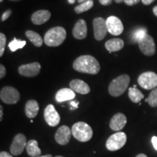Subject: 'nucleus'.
Masks as SVG:
<instances>
[{"label":"nucleus","instance_id":"obj_1","mask_svg":"<svg viewBox=\"0 0 157 157\" xmlns=\"http://www.w3.org/2000/svg\"><path fill=\"white\" fill-rule=\"evenodd\" d=\"M73 68L76 71L89 74H97L101 70V66L92 56H81L74 60Z\"/></svg>","mask_w":157,"mask_h":157},{"label":"nucleus","instance_id":"obj_2","mask_svg":"<svg viewBox=\"0 0 157 157\" xmlns=\"http://www.w3.org/2000/svg\"><path fill=\"white\" fill-rule=\"evenodd\" d=\"M66 37V29L61 26H56L47 31L44 37V42L49 47H58L64 42Z\"/></svg>","mask_w":157,"mask_h":157},{"label":"nucleus","instance_id":"obj_3","mask_svg":"<svg viewBox=\"0 0 157 157\" xmlns=\"http://www.w3.org/2000/svg\"><path fill=\"white\" fill-rule=\"evenodd\" d=\"M129 82H130V78L127 74H122L118 76L109 84V94L113 97H118L122 95L128 87Z\"/></svg>","mask_w":157,"mask_h":157},{"label":"nucleus","instance_id":"obj_4","mask_svg":"<svg viewBox=\"0 0 157 157\" xmlns=\"http://www.w3.org/2000/svg\"><path fill=\"white\" fill-rule=\"evenodd\" d=\"M73 136L81 142H87L93 137V129L89 124L83 121H78L74 124L71 128Z\"/></svg>","mask_w":157,"mask_h":157},{"label":"nucleus","instance_id":"obj_5","mask_svg":"<svg viewBox=\"0 0 157 157\" xmlns=\"http://www.w3.org/2000/svg\"><path fill=\"white\" fill-rule=\"evenodd\" d=\"M127 142V135L123 132H117L109 137L106 141V148L111 151L119 150Z\"/></svg>","mask_w":157,"mask_h":157},{"label":"nucleus","instance_id":"obj_6","mask_svg":"<svg viewBox=\"0 0 157 157\" xmlns=\"http://www.w3.org/2000/svg\"><path fill=\"white\" fill-rule=\"evenodd\" d=\"M139 85L145 90H154L157 87V74L148 71L141 74L137 78Z\"/></svg>","mask_w":157,"mask_h":157},{"label":"nucleus","instance_id":"obj_7","mask_svg":"<svg viewBox=\"0 0 157 157\" xmlns=\"http://www.w3.org/2000/svg\"><path fill=\"white\" fill-rule=\"evenodd\" d=\"M20 93L15 88L13 87H3L0 92V98L1 101L7 104H15L19 101Z\"/></svg>","mask_w":157,"mask_h":157},{"label":"nucleus","instance_id":"obj_8","mask_svg":"<svg viewBox=\"0 0 157 157\" xmlns=\"http://www.w3.org/2000/svg\"><path fill=\"white\" fill-rule=\"evenodd\" d=\"M141 52L146 56H152L156 52V44L154 39L149 34H146L137 42Z\"/></svg>","mask_w":157,"mask_h":157},{"label":"nucleus","instance_id":"obj_9","mask_svg":"<svg viewBox=\"0 0 157 157\" xmlns=\"http://www.w3.org/2000/svg\"><path fill=\"white\" fill-rule=\"evenodd\" d=\"M94 36L96 40L101 41L105 38L108 33L106 21L103 17H96L93 22Z\"/></svg>","mask_w":157,"mask_h":157},{"label":"nucleus","instance_id":"obj_10","mask_svg":"<svg viewBox=\"0 0 157 157\" xmlns=\"http://www.w3.org/2000/svg\"><path fill=\"white\" fill-rule=\"evenodd\" d=\"M26 146V137L22 133H19V134L15 135L11 144V154L14 156H18V155L22 154Z\"/></svg>","mask_w":157,"mask_h":157},{"label":"nucleus","instance_id":"obj_11","mask_svg":"<svg viewBox=\"0 0 157 157\" xmlns=\"http://www.w3.org/2000/svg\"><path fill=\"white\" fill-rule=\"evenodd\" d=\"M44 117L46 122L50 127H56L60 123V117L54 105L50 104L45 108Z\"/></svg>","mask_w":157,"mask_h":157},{"label":"nucleus","instance_id":"obj_12","mask_svg":"<svg viewBox=\"0 0 157 157\" xmlns=\"http://www.w3.org/2000/svg\"><path fill=\"white\" fill-rule=\"evenodd\" d=\"M108 31L113 36H119L122 34L124 25L121 20L116 16H110L106 20Z\"/></svg>","mask_w":157,"mask_h":157},{"label":"nucleus","instance_id":"obj_13","mask_svg":"<svg viewBox=\"0 0 157 157\" xmlns=\"http://www.w3.org/2000/svg\"><path fill=\"white\" fill-rule=\"evenodd\" d=\"M41 70V65L37 62L24 64L18 68V72L21 76L34 77L38 75Z\"/></svg>","mask_w":157,"mask_h":157},{"label":"nucleus","instance_id":"obj_14","mask_svg":"<svg viewBox=\"0 0 157 157\" xmlns=\"http://www.w3.org/2000/svg\"><path fill=\"white\" fill-rule=\"evenodd\" d=\"M71 134V130L69 127L63 125L58 129L56 135H55V139L58 144L65 146L69 142Z\"/></svg>","mask_w":157,"mask_h":157},{"label":"nucleus","instance_id":"obj_15","mask_svg":"<svg viewBox=\"0 0 157 157\" xmlns=\"http://www.w3.org/2000/svg\"><path fill=\"white\" fill-rule=\"evenodd\" d=\"M127 124V117L126 116L121 113H118L111 118L110 121L109 126L111 129L113 131L121 130Z\"/></svg>","mask_w":157,"mask_h":157},{"label":"nucleus","instance_id":"obj_16","mask_svg":"<svg viewBox=\"0 0 157 157\" xmlns=\"http://www.w3.org/2000/svg\"><path fill=\"white\" fill-rule=\"evenodd\" d=\"M72 32L74 38L76 39L86 38L87 34V26L86 21L83 19L78 20L74 25Z\"/></svg>","mask_w":157,"mask_h":157},{"label":"nucleus","instance_id":"obj_17","mask_svg":"<svg viewBox=\"0 0 157 157\" xmlns=\"http://www.w3.org/2000/svg\"><path fill=\"white\" fill-rule=\"evenodd\" d=\"M51 17L50 11L46 10H38L31 15V21L35 25H42L49 21Z\"/></svg>","mask_w":157,"mask_h":157},{"label":"nucleus","instance_id":"obj_18","mask_svg":"<svg viewBox=\"0 0 157 157\" xmlns=\"http://www.w3.org/2000/svg\"><path fill=\"white\" fill-rule=\"evenodd\" d=\"M69 85L70 88L73 91L82 95H85L90 92L89 85L81 79H73L71 81Z\"/></svg>","mask_w":157,"mask_h":157},{"label":"nucleus","instance_id":"obj_19","mask_svg":"<svg viewBox=\"0 0 157 157\" xmlns=\"http://www.w3.org/2000/svg\"><path fill=\"white\" fill-rule=\"evenodd\" d=\"M75 93L69 88H63L57 92L56 95V100L58 103L71 101L75 98Z\"/></svg>","mask_w":157,"mask_h":157},{"label":"nucleus","instance_id":"obj_20","mask_svg":"<svg viewBox=\"0 0 157 157\" xmlns=\"http://www.w3.org/2000/svg\"><path fill=\"white\" fill-rule=\"evenodd\" d=\"M39 103L35 100H30L27 101L25 106V113L27 117L30 119H34L38 114L39 112Z\"/></svg>","mask_w":157,"mask_h":157},{"label":"nucleus","instance_id":"obj_21","mask_svg":"<svg viewBox=\"0 0 157 157\" xmlns=\"http://www.w3.org/2000/svg\"><path fill=\"white\" fill-rule=\"evenodd\" d=\"M124 46V42L121 39L114 38L108 40L105 42V47L106 50L111 53L112 52H117L121 50Z\"/></svg>","mask_w":157,"mask_h":157},{"label":"nucleus","instance_id":"obj_22","mask_svg":"<svg viewBox=\"0 0 157 157\" xmlns=\"http://www.w3.org/2000/svg\"><path fill=\"white\" fill-rule=\"evenodd\" d=\"M26 151L30 156L37 157L42 154V151L39 148L38 142L36 140H31L27 143Z\"/></svg>","mask_w":157,"mask_h":157},{"label":"nucleus","instance_id":"obj_23","mask_svg":"<svg viewBox=\"0 0 157 157\" xmlns=\"http://www.w3.org/2000/svg\"><path fill=\"white\" fill-rule=\"evenodd\" d=\"M25 36H26L27 38H28L29 40L32 42V44L36 47H42V45L43 44V39L42 38V36L39 35L38 33L35 32V31H25Z\"/></svg>","mask_w":157,"mask_h":157},{"label":"nucleus","instance_id":"obj_24","mask_svg":"<svg viewBox=\"0 0 157 157\" xmlns=\"http://www.w3.org/2000/svg\"><path fill=\"white\" fill-rule=\"evenodd\" d=\"M129 99L132 101L133 103H140V101L144 98V95L141 93V92L137 88L130 87L129 89V93H128Z\"/></svg>","mask_w":157,"mask_h":157},{"label":"nucleus","instance_id":"obj_25","mask_svg":"<svg viewBox=\"0 0 157 157\" xmlns=\"http://www.w3.org/2000/svg\"><path fill=\"white\" fill-rule=\"evenodd\" d=\"M146 34H147V29L144 27L135 29L131 36V42L132 43L138 42V41L142 39Z\"/></svg>","mask_w":157,"mask_h":157},{"label":"nucleus","instance_id":"obj_26","mask_svg":"<svg viewBox=\"0 0 157 157\" xmlns=\"http://www.w3.org/2000/svg\"><path fill=\"white\" fill-rule=\"evenodd\" d=\"M93 0H90V1L85 2H83L78 5V6H76L75 8H74V11L77 14H80V13H84V12L89 10H90L93 7Z\"/></svg>","mask_w":157,"mask_h":157},{"label":"nucleus","instance_id":"obj_27","mask_svg":"<svg viewBox=\"0 0 157 157\" xmlns=\"http://www.w3.org/2000/svg\"><path fill=\"white\" fill-rule=\"evenodd\" d=\"M26 44V42L23 40H18L16 38H15L13 41H11L9 43L8 47L10 49L12 52H15V51L18 50V49L23 48L25 45Z\"/></svg>","mask_w":157,"mask_h":157},{"label":"nucleus","instance_id":"obj_28","mask_svg":"<svg viewBox=\"0 0 157 157\" xmlns=\"http://www.w3.org/2000/svg\"><path fill=\"white\" fill-rule=\"evenodd\" d=\"M147 99H148V103L150 106L154 108L157 106V87L152 90Z\"/></svg>","mask_w":157,"mask_h":157},{"label":"nucleus","instance_id":"obj_29","mask_svg":"<svg viewBox=\"0 0 157 157\" xmlns=\"http://www.w3.org/2000/svg\"><path fill=\"white\" fill-rule=\"evenodd\" d=\"M7 43V39H6L5 35L3 33L0 34V56H2L5 52V45Z\"/></svg>","mask_w":157,"mask_h":157},{"label":"nucleus","instance_id":"obj_30","mask_svg":"<svg viewBox=\"0 0 157 157\" xmlns=\"http://www.w3.org/2000/svg\"><path fill=\"white\" fill-rule=\"evenodd\" d=\"M12 14V10H7V11H5V13H3L1 17V21H5L8 17L10 16V15Z\"/></svg>","mask_w":157,"mask_h":157},{"label":"nucleus","instance_id":"obj_31","mask_svg":"<svg viewBox=\"0 0 157 157\" xmlns=\"http://www.w3.org/2000/svg\"><path fill=\"white\" fill-rule=\"evenodd\" d=\"M6 74H7V71H6L5 67L2 64H1L0 65V78H3L5 76Z\"/></svg>","mask_w":157,"mask_h":157},{"label":"nucleus","instance_id":"obj_32","mask_svg":"<svg viewBox=\"0 0 157 157\" xmlns=\"http://www.w3.org/2000/svg\"><path fill=\"white\" fill-rule=\"evenodd\" d=\"M140 0H124V2L129 6H132L136 5Z\"/></svg>","mask_w":157,"mask_h":157},{"label":"nucleus","instance_id":"obj_33","mask_svg":"<svg viewBox=\"0 0 157 157\" xmlns=\"http://www.w3.org/2000/svg\"><path fill=\"white\" fill-rule=\"evenodd\" d=\"M99 2L101 5L107 6V5H111V4L112 3L113 0H99Z\"/></svg>","mask_w":157,"mask_h":157},{"label":"nucleus","instance_id":"obj_34","mask_svg":"<svg viewBox=\"0 0 157 157\" xmlns=\"http://www.w3.org/2000/svg\"><path fill=\"white\" fill-rule=\"evenodd\" d=\"M151 143L153 144V146H154V148L157 151V137L156 136L152 137Z\"/></svg>","mask_w":157,"mask_h":157},{"label":"nucleus","instance_id":"obj_35","mask_svg":"<svg viewBox=\"0 0 157 157\" xmlns=\"http://www.w3.org/2000/svg\"><path fill=\"white\" fill-rule=\"evenodd\" d=\"M0 157H13L11 154L6 151H2L0 153Z\"/></svg>","mask_w":157,"mask_h":157},{"label":"nucleus","instance_id":"obj_36","mask_svg":"<svg viewBox=\"0 0 157 157\" xmlns=\"http://www.w3.org/2000/svg\"><path fill=\"white\" fill-rule=\"evenodd\" d=\"M70 104H71V106H73V109H77V108H78V102H77V101H71L70 103Z\"/></svg>","mask_w":157,"mask_h":157},{"label":"nucleus","instance_id":"obj_37","mask_svg":"<svg viewBox=\"0 0 157 157\" xmlns=\"http://www.w3.org/2000/svg\"><path fill=\"white\" fill-rule=\"evenodd\" d=\"M141 1H142L143 5H151L152 2H154L155 0H141Z\"/></svg>","mask_w":157,"mask_h":157},{"label":"nucleus","instance_id":"obj_38","mask_svg":"<svg viewBox=\"0 0 157 157\" xmlns=\"http://www.w3.org/2000/svg\"><path fill=\"white\" fill-rule=\"evenodd\" d=\"M2 117H3V108L2 106H0V121L2 120Z\"/></svg>","mask_w":157,"mask_h":157},{"label":"nucleus","instance_id":"obj_39","mask_svg":"<svg viewBox=\"0 0 157 157\" xmlns=\"http://www.w3.org/2000/svg\"><path fill=\"white\" fill-rule=\"evenodd\" d=\"M153 13H154V14L157 17V6H155L154 7V9H153Z\"/></svg>","mask_w":157,"mask_h":157},{"label":"nucleus","instance_id":"obj_40","mask_svg":"<svg viewBox=\"0 0 157 157\" xmlns=\"http://www.w3.org/2000/svg\"><path fill=\"white\" fill-rule=\"evenodd\" d=\"M77 1H78V3L82 4V3H83V2H85L90 1V0H77Z\"/></svg>","mask_w":157,"mask_h":157},{"label":"nucleus","instance_id":"obj_41","mask_svg":"<svg viewBox=\"0 0 157 157\" xmlns=\"http://www.w3.org/2000/svg\"><path fill=\"white\" fill-rule=\"evenodd\" d=\"M136 157H148V156H147L146 155H145V154H140L137 155Z\"/></svg>","mask_w":157,"mask_h":157},{"label":"nucleus","instance_id":"obj_42","mask_svg":"<svg viewBox=\"0 0 157 157\" xmlns=\"http://www.w3.org/2000/svg\"><path fill=\"white\" fill-rule=\"evenodd\" d=\"M114 1H115L116 3L120 4V3H121V2H123L124 0H114Z\"/></svg>","mask_w":157,"mask_h":157},{"label":"nucleus","instance_id":"obj_43","mask_svg":"<svg viewBox=\"0 0 157 157\" xmlns=\"http://www.w3.org/2000/svg\"><path fill=\"white\" fill-rule=\"evenodd\" d=\"M37 157H52V155L50 154H48V155H44V156H39Z\"/></svg>","mask_w":157,"mask_h":157},{"label":"nucleus","instance_id":"obj_44","mask_svg":"<svg viewBox=\"0 0 157 157\" xmlns=\"http://www.w3.org/2000/svg\"><path fill=\"white\" fill-rule=\"evenodd\" d=\"M68 2L69 4H74L75 2V0H68Z\"/></svg>","mask_w":157,"mask_h":157},{"label":"nucleus","instance_id":"obj_45","mask_svg":"<svg viewBox=\"0 0 157 157\" xmlns=\"http://www.w3.org/2000/svg\"><path fill=\"white\" fill-rule=\"evenodd\" d=\"M10 1H15V2H16V1H20V0H10Z\"/></svg>","mask_w":157,"mask_h":157},{"label":"nucleus","instance_id":"obj_46","mask_svg":"<svg viewBox=\"0 0 157 157\" xmlns=\"http://www.w3.org/2000/svg\"><path fill=\"white\" fill-rule=\"evenodd\" d=\"M56 157H63V156H57Z\"/></svg>","mask_w":157,"mask_h":157},{"label":"nucleus","instance_id":"obj_47","mask_svg":"<svg viewBox=\"0 0 157 157\" xmlns=\"http://www.w3.org/2000/svg\"><path fill=\"white\" fill-rule=\"evenodd\" d=\"M0 2H3V0H0Z\"/></svg>","mask_w":157,"mask_h":157}]
</instances>
